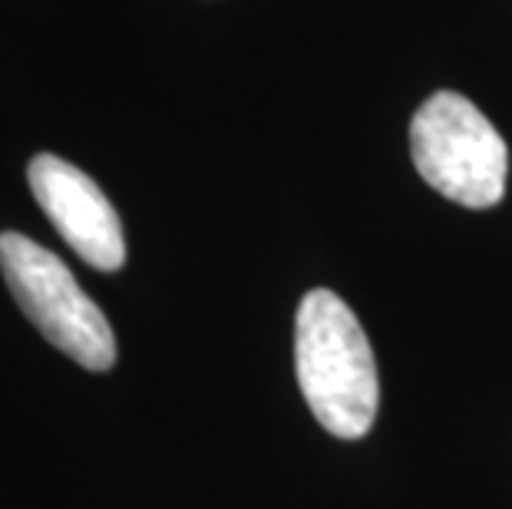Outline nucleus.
Segmentation results:
<instances>
[{
  "label": "nucleus",
  "instance_id": "1",
  "mask_svg": "<svg viewBox=\"0 0 512 509\" xmlns=\"http://www.w3.org/2000/svg\"><path fill=\"white\" fill-rule=\"evenodd\" d=\"M294 367L301 394L324 430L357 440L374 427L380 407L374 351L357 314L328 288H314L301 298Z\"/></svg>",
  "mask_w": 512,
  "mask_h": 509
},
{
  "label": "nucleus",
  "instance_id": "2",
  "mask_svg": "<svg viewBox=\"0 0 512 509\" xmlns=\"http://www.w3.org/2000/svg\"><path fill=\"white\" fill-rule=\"evenodd\" d=\"M413 166L427 186L466 209H493L506 192L509 149L460 93H433L410 126Z\"/></svg>",
  "mask_w": 512,
  "mask_h": 509
},
{
  "label": "nucleus",
  "instance_id": "3",
  "mask_svg": "<svg viewBox=\"0 0 512 509\" xmlns=\"http://www.w3.org/2000/svg\"><path fill=\"white\" fill-rule=\"evenodd\" d=\"M0 272L17 305L37 324L53 348L86 371H110L116 364V334L100 305L76 285L57 255L20 232L0 235Z\"/></svg>",
  "mask_w": 512,
  "mask_h": 509
},
{
  "label": "nucleus",
  "instance_id": "4",
  "mask_svg": "<svg viewBox=\"0 0 512 509\" xmlns=\"http://www.w3.org/2000/svg\"><path fill=\"white\" fill-rule=\"evenodd\" d=\"M30 189L53 229L86 265L116 272L126 262V238L113 202L73 162L40 153L27 166Z\"/></svg>",
  "mask_w": 512,
  "mask_h": 509
}]
</instances>
